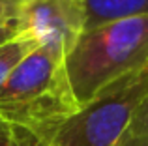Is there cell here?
<instances>
[{"mask_svg":"<svg viewBox=\"0 0 148 146\" xmlns=\"http://www.w3.org/2000/svg\"><path fill=\"white\" fill-rule=\"evenodd\" d=\"M77 111L64 56L47 49L28 53L0 86V116L45 144Z\"/></svg>","mask_w":148,"mask_h":146,"instance_id":"cell-1","label":"cell"},{"mask_svg":"<svg viewBox=\"0 0 148 146\" xmlns=\"http://www.w3.org/2000/svg\"><path fill=\"white\" fill-rule=\"evenodd\" d=\"M64 66L75 101L83 107L114 81L148 66V15L84 30Z\"/></svg>","mask_w":148,"mask_h":146,"instance_id":"cell-2","label":"cell"},{"mask_svg":"<svg viewBox=\"0 0 148 146\" xmlns=\"http://www.w3.org/2000/svg\"><path fill=\"white\" fill-rule=\"evenodd\" d=\"M148 96V66L114 81L79 107L54 133L51 146H116Z\"/></svg>","mask_w":148,"mask_h":146,"instance_id":"cell-3","label":"cell"},{"mask_svg":"<svg viewBox=\"0 0 148 146\" xmlns=\"http://www.w3.org/2000/svg\"><path fill=\"white\" fill-rule=\"evenodd\" d=\"M84 30L86 8L83 0H32L21 4L17 34L40 49L66 58Z\"/></svg>","mask_w":148,"mask_h":146,"instance_id":"cell-4","label":"cell"},{"mask_svg":"<svg viewBox=\"0 0 148 146\" xmlns=\"http://www.w3.org/2000/svg\"><path fill=\"white\" fill-rule=\"evenodd\" d=\"M86 8V30L124 17L148 15V0H83Z\"/></svg>","mask_w":148,"mask_h":146,"instance_id":"cell-5","label":"cell"},{"mask_svg":"<svg viewBox=\"0 0 148 146\" xmlns=\"http://www.w3.org/2000/svg\"><path fill=\"white\" fill-rule=\"evenodd\" d=\"M38 49L32 41H28L23 36H13L11 40L0 43V86L10 77V73L17 68V64L25 58L28 53Z\"/></svg>","mask_w":148,"mask_h":146,"instance_id":"cell-6","label":"cell"},{"mask_svg":"<svg viewBox=\"0 0 148 146\" xmlns=\"http://www.w3.org/2000/svg\"><path fill=\"white\" fill-rule=\"evenodd\" d=\"M32 139L36 137L0 116V146H26Z\"/></svg>","mask_w":148,"mask_h":146,"instance_id":"cell-7","label":"cell"},{"mask_svg":"<svg viewBox=\"0 0 148 146\" xmlns=\"http://www.w3.org/2000/svg\"><path fill=\"white\" fill-rule=\"evenodd\" d=\"M19 11H21V4L19 2H15V0H0V26H8V28L17 30Z\"/></svg>","mask_w":148,"mask_h":146,"instance_id":"cell-8","label":"cell"},{"mask_svg":"<svg viewBox=\"0 0 148 146\" xmlns=\"http://www.w3.org/2000/svg\"><path fill=\"white\" fill-rule=\"evenodd\" d=\"M126 135H148V96L141 103L139 111L135 113Z\"/></svg>","mask_w":148,"mask_h":146,"instance_id":"cell-9","label":"cell"},{"mask_svg":"<svg viewBox=\"0 0 148 146\" xmlns=\"http://www.w3.org/2000/svg\"><path fill=\"white\" fill-rule=\"evenodd\" d=\"M116 146H148V135H124Z\"/></svg>","mask_w":148,"mask_h":146,"instance_id":"cell-10","label":"cell"},{"mask_svg":"<svg viewBox=\"0 0 148 146\" xmlns=\"http://www.w3.org/2000/svg\"><path fill=\"white\" fill-rule=\"evenodd\" d=\"M13 36H17V30L15 28H8V26H0V43L11 40Z\"/></svg>","mask_w":148,"mask_h":146,"instance_id":"cell-11","label":"cell"},{"mask_svg":"<svg viewBox=\"0 0 148 146\" xmlns=\"http://www.w3.org/2000/svg\"><path fill=\"white\" fill-rule=\"evenodd\" d=\"M26 146H49V144H45V143H41V141H40V139H32V141H30V143H28V144H26Z\"/></svg>","mask_w":148,"mask_h":146,"instance_id":"cell-12","label":"cell"},{"mask_svg":"<svg viewBox=\"0 0 148 146\" xmlns=\"http://www.w3.org/2000/svg\"><path fill=\"white\" fill-rule=\"evenodd\" d=\"M15 2H19V4H26V2H32V0H15Z\"/></svg>","mask_w":148,"mask_h":146,"instance_id":"cell-13","label":"cell"},{"mask_svg":"<svg viewBox=\"0 0 148 146\" xmlns=\"http://www.w3.org/2000/svg\"><path fill=\"white\" fill-rule=\"evenodd\" d=\"M49 146H51V144H49Z\"/></svg>","mask_w":148,"mask_h":146,"instance_id":"cell-14","label":"cell"}]
</instances>
